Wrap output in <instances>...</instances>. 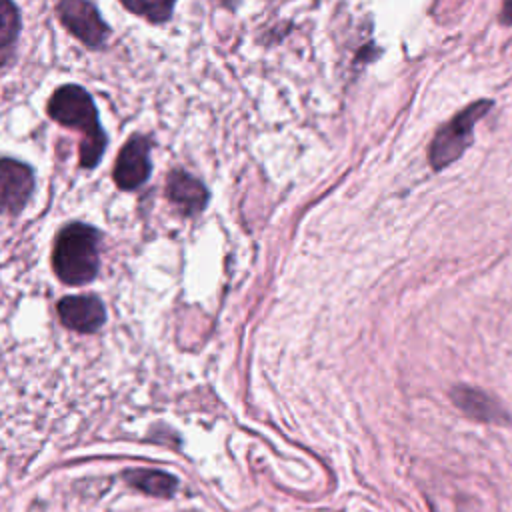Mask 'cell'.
<instances>
[{"label":"cell","mask_w":512,"mask_h":512,"mask_svg":"<svg viewBox=\"0 0 512 512\" xmlns=\"http://www.w3.org/2000/svg\"><path fill=\"white\" fill-rule=\"evenodd\" d=\"M168 198L180 208V212L192 216L206 206L208 192L194 176L182 170H174L168 178Z\"/></svg>","instance_id":"ba28073f"},{"label":"cell","mask_w":512,"mask_h":512,"mask_svg":"<svg viewBox=\"0 0 512 512\" xmlns=\"http://www.w3.org/2000/svg\"><path fill=\"white\" fill-rule=\"evenodd\" d=\"M58 16L62 24L90 48H98L108 34L104 20L88 0H60Z\"/></svg>","instance_id":"277c9868"},{"label":"cell","mask_w":512,"mask_h":512,"mask_svg":"<svg viewBox=\"0 0 512 512\" xmlns=\"http://www.w3.org/2000/svg\"><path fill=\"white\" fill-rule=\"evenodd\" d=\"M502 22L512 24V0H504V6H502Z\"/></svg>","instance_id":"4fadbf2b"},{"label":"cell","mask_w":512,"mask_h":512,"mask_svg":"<svg viewBox=\"0 0 512 512\" xmlns=\"http://www.w3.org/2000/svg\"><path fill=\"white\" fill-rule=\"evenodd\" d=\"M20 32V16L12 0H0V64L6 62L8 54Z\"/></svg>","instance_id":"8fae6325"},{"label":"cell","mask_w":512,"mask_h":512,"mask_svg":"<svg viewBox=\"0 0 512 512\" xmlns=\"http://www.w3.org/2000/svg\"><path fill=\"white\" fill-rule=\"evenodd\" d=\"M126 478L132 486L154 496H170L176 490V480L160 470H130Z\"/></svg>","instance_id":"30bf717a"},{"label":"cell","mask_w":512,"mask_h":512,"mask_svg":"<svg viewBox=\"0 0 512 512\" xmlns=\"http://www.w3.org/2000/svg\"><path fill=\"white\" fill-rule=\"evenodd\" d=\"M64 326L76 332H94L104 324V306L96 296H66L58 302Z\"/></svg>","instance_id":"52a82bcc"},{"label":"cell","mask_w":512,"mask_h":512,"mask_svg":"<svg viewBox=\"0 0 512 512\" xmlns=\"http://www.w3.org/2000/svg\"><path fill=\"white\" fill-rule=\"evenodd\" d=\"M452 400L466 416H470L474 420H480V422H502V420H506V412L500 408V404L478 388L456 386L452 390Z\"/></svg>","instance_id":"9c48e42d"},{"label":"cell","mask_w":512,"mask_h":512,"mask_svg":"<svg viewBox=\"0 0 512 512\" xmlns=\"http://www.w3.org/2000/svg\"><path fill=\"white\" fill-rule=\"evenodd\" d=\"M490 110V100H478L472 102L468 108L458 112L452 120H448L434 136L430 150H428V160L432 168L440 170L448 164H452L460 154L468 148L472 142V130L474 124Z\"/></svg>","instance_id":"3957f363"},{"label":"cell","mask_w":512,"mask_h":512,"mask_svg":"<svg viewBox=\"0 0 512 512\" xmlns=\"http://www.w3.org/2000/svg\"><path fill=\"white\" fill-rule=\"evenodd\" d=\"M100 234L86 224L66 226L54 248V270L66 284H86L98 272Z\"/></svg>","instance_id":"7a4b0ae2"},{"label":"cell","mask_w":512,"mask_h":512,"mask_svg":"<svg viewBox=\"0 0 512 512\" xmlns=\"http://www.w3.org/2000/svg\"><path fill=\"white\" fill-rule=\"evenodd\" d=\"M34 190L30 168L12 158H0V212L18 214Z\"/></svg>","instance_id":"5b68a950"},{"label":"cell","mask_w":512,"mask_h":512,"mask_svg":"<svg viewBox=\"0 0 512 512\" xmlns=\"http://www.w3.org/2000/svg\"><path fill=\"white\" fill-rule=\"evenodd\" d=\"M174 2L176 0H122V4L130 12H134L138 16H144L150 22H164V20H168Z\"/></svg>","instance_id":"7c38bea8"},{"label":"cell","mask_w":512,"mask_h":512,"mask_svg":"<svg viewBox=\"0 0 512 512\" xmlns=\"http://www.w3.org/2000/svg\"><path fill=\"white\" fill-rule=\"evenodd\" d=\"M48 114L62 126L80 132V164L84 168L96 166L104 152L106 138L98 124V112L88 92L74 84L58 88L48 102Z\"/></svg>","instance_id":"6da1fadb"},{"label":"cell","mask_w":512,"mask_h":512,"mask_svg":"<svg viewBox=\"0 0 512 512\" xmlns=\"http://www.w3.org/2000/svg\"><path fill=\"white\" fill-rule=\"evenodd\" d=\"M148 150H150V142L144 136L130 138L120 150L114 164V180L122 190H134L148 178L150 174Z\"/></svg>","instance_id":"8992f818"}]
</instances>
